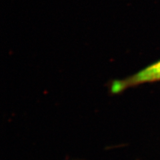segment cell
<instances>
[{
    "label": "cell",
    "instance_id": "obj_1",
    "mask_svg": "<svg viewBox=\"0 0 160 160\" xmlns=\"http://www.w3.org/2000/svg\"><path fill=\"white\" fill-rule=\"evenodd\" d=\"M160 81V60L125 79L114 80L109 86L112 94L119 93L130 86Z\"/></svg>",
    "mask_w": 160,
    "mask_h": 160
}]
</instances>
